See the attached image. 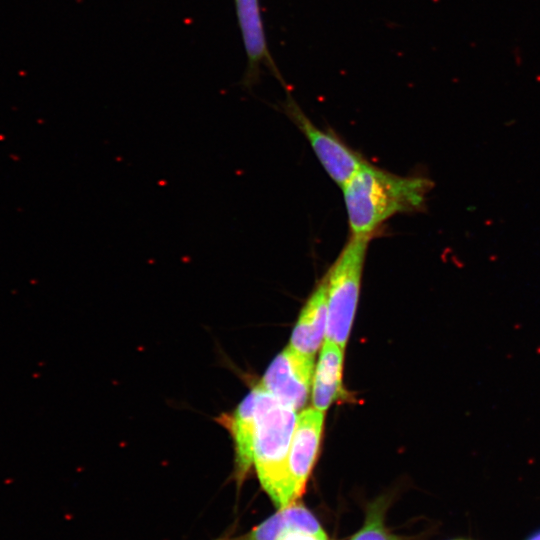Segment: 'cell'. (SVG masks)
I'll return each instance as SVG.
<instances>
[{
    "instance_id": "7a4b0ae2",
    "label": "cell",
    "mask_w": 540,
    "mask_h": 540,
    "mask_svg": "<svg viewBox=\"0 0 540 540\" xmlns=\"http://www.w3.org/2000/svg\"><path fill=\"white\" fill-rule=\"evenodd\" d=\"M252 392V464L262 488L280 509L294 503L289 488L288 457L296 411L281 404L260 384Z\"/></svg>"
},
{
    "instance_id": "52a82bcc",
    "label": "cell",
    "mask_w": 540,
    "mask_h": 540,
    "mask_svg": "<svg viewBox=\"0 0 540 540\" xmlns=\"http://www.w3.org/2000/svg\"><path fill=\"white\" fill-rule=\"evenodd\" d=\"M324 414L317 409L302 411L296 418L289 457V488L293 502L304 492L314 466L323 431Z\"/></svg>"
},
{
    "instance_id": "9a60e30c",
    "label": "cell",
    "mask_w": 540,
    "mask_h": 540,
    "mask_svg": "<svg viewBox=\"0 0 540 540\" xmlns=\"http://www.w3.org/2000/svg\"><path fill=\"white\" fill-rule=\"evenodd\" d=\"M457 540H463V539H457Z\"/></svg>"
},
{
    "instance_id": "277c9868",
    "label": "cell",
    "mask_w": 540,
    "mask_h": 540,
    "mask_svg": "<svg viewBox=\"0 0 540 540\" xmlns=\"http://www.w3.org/2000/svg\"><path fill=\"white\" fill-rule=\"evenodd\" d=\"M285 92V113L305 135L327 174L342 188L367 161L333 132L316 127L291 96L289 89Z\"/></svg>"
},
{
    "instance_id": "6da1fadb",
    "label": "cell",
    "mask_w": 540,
    "mask_h": 540,
    "mask_svg": "<svg viewBox=\"0 0 540 540\" xmlns=\"http://www.w3.org/2000/svg\"><path fill=\"white\" fill-rule=\"evenodd\" d=\"M434 186L427 176H400L367 162L342 187L351 235L372 238L392 216L425 211Z\"/></svg>"
},
{
    "instance_id": "8fae6325",
    "label": "cell",
    "mask_w": 540,
    "mask_h": 540,
    "mask_svg": "<svg viewBox=\"0 0 540 540\" xmlns=\"http://www.w3.org/2000/svg\"><path fill=\"white\" fill-rule=\"evenodd\" d=\"M343 348L325 340L321 349L312 390L314 408L324 412L344 392L342 388Z\"/></svg>"
},
{
    "instance_id": "ba28073f",
    "label": "cell",
    "mask_w": 540,
    "mask_h": 540,
    "mask_svg": "<svg viewBox=\"0 0 540 540\" xmlns=\"http://www.w3.org/2000/svg\"><path fill=\"white\" fill-rule=\"evenodd\" d=\"M328 320L327 287L323 279L303 307L291 337V347L314 358L324 336Z\"/></svg>"
},
{
    "instance_id": "5b68a950",
    "label": "cell",
    "mask_w": 540,
    "mask_h": 540,
    "mask_svg": "<svg viewBox=\"0 0 540 540\" xmlns=\"http://www.w3.org/2000/svg\"><path fill=\"white\" fill-rule=\"evenodd\" d=\"M313 370L314 358L289 346L272 361L259 384L281 404L297 411L307 401Z\"/></svg>"
},
{
    "instance_id": "4fadbf2b",
    "label": "cell",
    "mask_w": 540,
    "mask_h": 540,
    "mask_svg": "<svg viewBox=\"0 0 540 540\" xmlns=\"http://www.w3.org/2000/svg\"><path fill=\"white\" fill-rule=\"evenodd\" d=\"M280 540H328L327 535L319 536L307 532L295 531L287 534Z\"/></svg>"
},
{
    "instance_id": "30bf717a",
    "label": "cell",
    "mask_w": 540,
    "mask_h": 540,
    "mask_svg": "<svg viewBox=\"0 0 540 540\" xmlns=\"http://www.w3.org/2000/svg\"><path fill=\"white\" fill-rule=\"evenodd\" d=\"M217 422L231 435L235 451V478L240 484L252 464V436L254 426V395L251 391L231 412L217 417Z\"/></svg>"
},
{
    "instance_id": "3957f363",
    "label": "cell",
    "mask_w": 540,
    "mask_h": 540,
    "mask_svg": "<svg viewBox=\"0 0 540 540\" xmlns=\"http://www.w3.org/2000/svg\"><path fill=\"white\" fill-rule=\"evenodd\" d=\"M371 237L350 236L324 280L327 287L326 339L344 349L357 308L362 273Z\"/></svg>"
},
{
    "instance_id": "8992f818",
    "label": "cell",
    "mask_w": 540,
    "mask_h": 540,
    "mask_svg": "<svg viewBox=\"0 0 540 540\" xmlns=\"http://www.w3.org/2000/svg\"><path fill=\"white\" fill-rule=\"evenodd\" d=\"M234 5L247 60L243 86L250 89L257 84L264 67L287 90L288 87L267 44L260 0H234Z\"/></svg>"
},
{
    "instance_id": "5bb4252c",
    "label": "cell",
    "mask_w": 540,
    "mask_h": 540,
    "mask_svg": "<svg viewBox=\"0 0 540 540\" xmlns=\"http://www.w3.org/2000/svg\"><path fill=\"white\" fill-rule=\"evenodd\" d=\"M524 540H540V529L533 532L531 535H529L526 539Z\"/></svg>"
},
{
    "instance_id": "7c38bea8",
    "label": "cell",
    "mask_w": 540,
    "mask_h": 540,
    "mask_svg": "<svg viewBox=\"0 0 540 540\" xmlns=\"http://www.w3.org/2000/svg\"><path fill=\"white\" fill-rule=\"evenodd\" d=\"M387 501L383 498L369 505L362 528L350 540H405L385 525Z\"/></svg>"
},
{
    "instance_id": "9c48e42d",
    "label": "cell",
    "mask_w": 540,
    "mask_h": 540,
    "mask_svg": "<svg viewBox=\"0 0 540 540\" xmlns=\"http://www.w3.org/2000/svg\"><path fill=\"white\" fill-rule=\"evenodd\" d=\"M302 531L314 535L325 536L326 533L317 518L304 505L292 503L248 533L237 537H224L217 540H280L287 534Z\"/></svg>"
}]
</instances>
